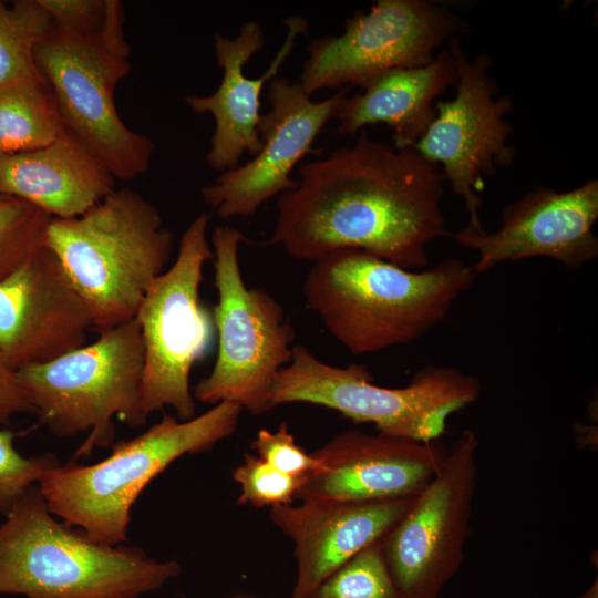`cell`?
<instances>
[{
	"label": "cell",
	"mask_w": 598,
	"mask_h": 598,
	"mask_svg": "<svg viewBox=\"0 0 598 598\" xmlns=\"http://www.w3.org/2000/svg\"><path fill=\"white\" fill-rule=\"evenodd\" d=\"M208 224L202 213L187 226L175 261L150 286L134 317L143 344L141 398L147 416L164 408H172L181 421L195 416L190 371L206 354L215 330L199 297L204 265L214 259Z\"/></svg>",
	"instance_id": "10"
},
{
	"label": "cell",
	"mask_w": 598,
	"mask_h": 598,
	"mask_svg": "<svg viewBox=\"0 0 598 598\" xmlns=\"http://www.w3.org/2000/svg\"><path fill=\"white\" fill-rule=\"evenodd\" d=\"M43 246L84 300L97 332L133 319L153 281L166 270L173 236L140 193L114 190L84 214L51 218Z\"/></svg>",
	"instance_id": "4"
},
{
	"label": "cell",
	"mask_w": 598,
	"mask_h": 598,
	"mask_svg": "<svg viewBox=\"0 0 598 598\" xmlns=\"http://www.w3.org/2000/svg\"><path fill=\"white\" fill-rule=\"evenodd\" d=\"M51 361L17 370L35 415L63 437L90 432L76 457L114 439L113 417L145 424L142 406L143 344L135 318Z\"/></svg>",
	"instance_id": "8"
},
{
	"label": "cell",
	"mask_w": 598,
	"mask_h": 598,
	"mask_svg": "<svg viewBox=\"0 0 598 598\" xmlns=\"http://www.w3.org/2000/svg\"><path fill=\"white\" fill-rule=\"evenodd\" d=\"M445 453L437 441L346 431L311 453L320 468L306 475L296 498L369 503L415 497Z\"/></svg>",
	"instance_id": "17"
},
{
	"label": "cell",
	"mask_w": 598,
	"mask_h": 598,
	"mask_svg": "<svg viewBox=\"0 0 598 598\" xmlns=\"http://www.w3.org/2000/svg\"><path fill=\"white\" fill-rule=\"evenodd\" d=\"M241 411L238 404L220 402L187 421L166 414L143 434L115 443L101 462L59 465L38 486L62 522L97 543L122 545L131 508L150 482L181 456L207 452L231 436Z\"/></svg>",
	"instance_id": "5"
},
{
	"label": "cell",
	"mask_w": 598,
	"mask_h": 598,
	"mask_svg": "<svg viewBox=\"0 0 598 598\" xmlns=\"http://www.w3.org/2000/svg\"><path fill=\"white\" fill-rule=\"evenodd\" d=\"M0 196H1V194H0Z\"/></svg>",
	"instance_id": "32"
},
{
	"label": "cell",
	"mask_w": 598,
	"mask_h": 598,
	"mask_svg": "<svg viewBox=\"0 0 598 598\" xmlns=\"http://www.w3.org/2000/svg\"><path fill=\"white\" fill-rule=\"evenodd\" d=\"M64 130L43 76L0 84V155L41 148Z\"/></svg>",
	"instance_id": "22"
},
{
	"label": "cell",
	"mask_w": 598,
	"mask_h": 598,
	"mask_svg": "<svg viewBox=\"0 0 598 598\" xmlns=\"http://www.w3.org/2000/svg\"><path fill=\"white\" fill-rule=\"evenodd\" d=\"M349 87L322 101H313L299 82L275 76L268 82L269 110L260 115V151L246 164L220 173L200 195L224 220L247 218L276 195L292 189L295 167L332 118Z\"/></svg>",
	"instance_id": "14"
},
{
	"label": "cell",
	"mask_w": 598,
	"mask_h": 598,
	"mask_svg": "<svg viewBox=\"0 0 598 598\" xmlns=\"http://www.w3.org/2000/svg\"><path fill=\"white\" fill-rule=\"evenodd\" d=\"M51 218L25 200L0 196V281L43 245Z\"/></svg>",
	"instance_id": "25"
},
{
	"label": "cell",
	"mask_w": 598,
	"mask_h": 598,
	"mask_svg": "<svg viewBox=\"0 0 598 598\" xmlns=\"http://www.w3.org/2000/svg\"><path fill=\"white\" fill-rule=\"evenodd\" d=\"M14 432L0 430V513L7 516L25 491L59 466L52 454L23 457L14 447Z\"/></svg>",
	"instance_id": "27"
},
{
	"label": "cell",
	"mask_w": 598,
	"mask_h": 598,
	"mask_svg": "<svg viewBox=\"0 0 598 598\" xmlns=\"http://www.w3.org/2000/svg\"><path fill=\"white\" fill-rule=\"evenodd\" d=\"M447 43L457 65L455 96L435 103V118L413 148L430 163L442 164L445 181L470 214L467 225L482 228L484 177L512 165L516 155L508 143L513 126L506 121L514 104L511 94L496 97L498 85L489 75L493 60L487 53L470 59L460 38Z\"/></svg>",
	"instance_id": "13"
},
{
	"label": "cell",
	"mask_w": 598,
	"mask_h": 598,
	"mask_svg": "<svg viewBox=\"0 0 598 598\" xmlns=\"http://www.w3.org/2000/svg\"><path fill=\"white\" fill-rule=\"evenodd\" d=\"M461 17L425 0H379L348 19L340 35L313 39L299 83L320 90L362 87L393 69L427 64L436 49L467 32Z\"/></svg>",
	"instance_id": "11"
},
{
	"label": "cell",
	"mask_w": 598,
	"mask_h": 598,
	"mask_svg": "<svg viewBox=\"0 0 598 598\" xmlns=\"http://www.w3.org/2000/svg\"><path fill=\"white\" fill-rule=\"evenodd\" d=\"M578 598H598V578H595V581L591 586L585 590Z\"/></svg>",
	"instance_id": "31"
},
{
	"label": "cell",
	"mask_w": 598,
	"mask_h": 598,
	"mask_svg": "<svg viewBox=\"0 0 598 598\" xmlns=\"http://www.w3.org/2000/svg\"><path fill=\"white\" fill-rule=\"evenodd\" d=\"M305 477L286 474L246 453L243 463L233 471V480L240 486L236 504L256 508L291 505Z\"/></svg>",
	"instance_id": "26"
},
{
	"label": "cell",
	"mask_w": 598,
	"mask_h": 598,
	"mask_svg": "<svg viewBox=\"0 0 598 598\" xmlns=\"http://www.w3.org/2000/svg\"><path fill=\"white\" fill-rule=\"evenodd\" d=\"M52 21L71 30L90 32L106 18L109 0H39Z\"/></svg>",
	"instance_id": "29"
},
{
	"label": "cell",
	"mask_w": 598,
	"mask_h": 598,
	"mask_svg": "<svg viewBox=\"0 0 598 598\" xmlns=\"http://www.w3.org/2000/svg\"><path fill=\"white\" fill-rule=\"evenodd\" d=\"M481 393L478 378L443 365L420 369L404 388L380 386L364 364L330 365L295 344L290 362L274 382L271 408L321 405L357 424H374L379 433L427 443L437 441L447 419L475 403Z\"/></svg>",
	"instance_id": "7"
},
{
	"label": "cell",
	"mask_w": 598,
	"mask_h": 598,
	"mask_svg": "<svg viewBox=\"0 0 598 598\" xmlns=\"http://www.w3.org/2000/svg\"><path fill=\"white\" fill-rule=\"evenodd\" d=\"M89 309L43 245L0 281V354L13 370L87 343Z\"/></svg>",
	"instance_id": "16"
},
{
	"label": "cell",
	"mask_w": 598,
	"mask_h": 598,
	"mask_svg": "<svg viewBox=\"0 0 598 598\" xmlns=\"http://www.w3.org/2000/svg\"><path fill=\"white\" fill-rule=\"evenodd\" d=\"M415 497L348 503L301 501L270 508L271 523L295 545L297 575L291 598H303L367 547L381 542Z\"/></svg>",
	"instance_id": "19"
},
{
	"label": "cell",
	"mask_w": 598,
	"mask_h": 598,
	"mask_svg": "<svg viewBox=\"0 0 598 598\" xmlns=\"http://www.w3.org/2000/svg\"><path fill=\"white\" fill-rule=\"evenodd\" d=\"M52 25L39 0L0 1V84L41 78L34 49Z\"/></svg>",
	"instance_id": "23"
},
{
	"label": "cell",
	"mask_w": 598,
	"mask_h": 598,
	"mask_svg": "<svg viewBox=\"0 0 598 598\" xmlns=\"http://www.w3.org/2000/svg\"><path fill=\"white\" fill-rule=\"evenodd\" d=\"M457 258L410 270L358 249L332 251L309 269L302 295L309 309L351 354L420 339L474 282Z\"/></svg>",
	"instance_id": "2"
},
{
	"label": "cell",
	"mask_w": 598,
	"mask_h": 598,
	"mask_svg": "<svg viewBox=\"0 0 598 598\" xmlns=\"http://www.w3.org/2000/svg\"><path fill=\"white\" fill-rule=\"evenodd\" d=\"M116 178L66 128L50 144L0 155V194L25 200L52 218L80 216L114 192Z\"/></svg>",
	"instance_id": "20"
},
{
	"label": "cell",
	"mask_w": 598,
	"mask_h": 598,
	"mask_svg": "<svg viewBox=\"0 0 598 598\" xmlns=\"http://www.w3.org/2000/svg\"><path fill=\"white\" fill-rule=\"evenodd\" d=\"M303 598H404L384 560L381 542L350 559Z\"/></svg>",
	"instance_id": "24"
},
{
	"label": "cell",
	"mask_w": 598,
	"mask_h": 598,
	"mask_svg": "<svg viewBox=\"0 0 598 598\" xmlns=\"http://www.w3.org/2000/svg\"><path fill=\"white\" fill-rule=\"evenodd\" d=\"M287 34L268 69L259 78H248L245 65L265 44V33L257 21L245 22L235 38L214 35L217 65L223 70L219 86L209 95H189L185 104L197 114H209L215 122L207 164L224 173L240 165L245 153L252 157L260 151L258 133L260 95L267 82L277 76L292 52L296 40L309 23L293 16L285 21Z\"/></svg>",
	"instance_id": "18"
},
{
	"label": "cell",
	"mask_w": 598,
	"mask_h": 598,
	"mask_svg": "<svg viewBox=\"0 0 598 598\" xmlns=\"http://www.w3.org/2000/svg\"><path fill=\"white\" fill-rule=\"evenodd\" d=\"M457 65L448 43L425 65L389 70L370 80L361 92L338 103L332 118L338 132L354 134L383 123L394 147L413 148L435 118V102L457 81Z\"/></svg>",
	"instance_id": "21"
},
{
	"label": "cell",
	"mask_w": 598,
	"mask_h": 598,
	"mask_svg": "<svg viewBox=\"0 0 598 598\" xmlns=\"http://www.w3.org/2000/svg\"><path fill=\"white\" fill-rule=\"evenodd\" d=\"M124 9L109 0L104 23L79 32L52 21L34 49L64 127L107 166L116 179L146 174L154 143L132 131L115 106L117 84L130 74L131 49L124 35Z\"/></svg>",
	"instance_id": "6"
},
{
	"label": "cell",
	"mask_w": 598,
	"mask_h": 598,
	"mask_svg": "<svg viewBox=\"0 0 598 598\" xmlns=\"http://www.w3.org/2000/svg\"><path fill=\"white\" fill-rule=\"evenodd\" d=\"M0 525V596L138 598L176 578L181 565L138 548L110 546L58 522L38 485L30 486Z\"/></svg>",
	"instance_id": "3"
},
{
	"label": "cell",
	"mask_w": 598,
	"mask_h": 598,
	"mask_svg": "<svg viewBox=\"0 0 598 598\" xmlns=\"http://www.w3.org/2000/svg\"><path fill=\"white\" fill-rule=\"evenodd\" d=\"M250 448L275 468L292 476H306L320 468L318 460L296 443L285 421L274 432L259 430Z\"/></svg>",
	"instance_id": "28"
},
{
	"label": "cell",
	"mask_w": 598,
	"mask_h": 598,
	"mask_svg": "<svg viewBox=\"0 0 598 598\" xmlns=\"http://www.w3.org/2000/svg\"><path fill=\"white\" fill-rule=\"evenodd\" d=\"M598 181L565 192L538 185L507 205L496 231L466 225L452 237L477 254L475 275L504 261L551 258L577 270L598 256Z\"/></svg>",
	"instance_id": "15"
},
{
	"label": "cell",
	"mask_w": 598,
	"mask_h": 598,
	"mask_svg": "<svg viewBox=\"0 0 598 598\" xmlns=\"http://www.w3.org/2000/svg\"><path fill=\"white\" fill-rule=\"evenodd\" d=\"M477 434L465 429L436 473L381 540L389 573L404 598H439L458 573L477 481Z\"/></svg>",
	"instance_id": "12"
},
{
	"label": "cell",
	"mask_w": 598,
	"mask_h": 598,
	"mask_svg": "<svg viewBox=\"0 0 598 598\" xmlns=\"http://www.w3.org/2000/svg\"><path fill=\"white\" fill-rule=\"evenodd\" d=\"M210 240L218 298L212 315L218 351L213 370L195 385L193 396L214 405L231 402L262 415L272 409L271 389L291 360L296 332L272 296L246 286L239 264L244 234L217 226Z\"/></svg>",
	"instance_id": "9"
},
{
	"label": "cell",
	"mask_w": 598,
	"mask_h": 598,
	"mask_svg": "<svg viewBox=\"0 0 598 598\" xmlns=\"http://www.w3.org/2000/svg\"><path fill=\"white\" fill-rule=\"evenodd\" d=\"M297 186L278 197L268 240L300 260L358 249L410 270L427 267V246L447 235L437 166L365 132L349 146L302 163Z\"/></svg>",
	"instance_id": "1"
},
{
	"label": "cell",
	"mask_w": 598,
	"mask_h": 598,
	"mask_svg": "<svg viewBox=\"0 0 598 598\" xmlns=\"http://www.w3.org/2000/svg\"><path fill=\"white\" fill-rule=\"evenodd\" d=\"M29 413L35 415L17 375L0 354V424L8 425L16 414Z\"/></svg>",
	"instance_id": "30"
}]
</instances>
